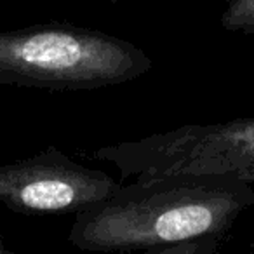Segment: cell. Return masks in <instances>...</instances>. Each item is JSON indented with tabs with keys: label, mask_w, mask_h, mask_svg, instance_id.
I'll list each match as a JSON object with an SVG mask.
<instances>
[{
	"label": "cell",
	"mask_w": 254,
	"mask_h": 254,
	"mask_svg": "<svg viewBox=\"0 0 254 254\" xmlns=\"http://www.w3.org/2000/svg\"><path fill=\"white\" fill-rule=\"evenodd\" d=\"M96 159L117 166L122 180L225 176L254 183V117L187 124L136 141L101 146Z\"/></svg>",
	"instance_id": "3"
},
{
	"label": "cell",
	"mask_w": 254,
	"mask_h": 254,
	"mask_svg": "<svg viewBox=\"0 0 254 254\" xmlns=\"http://www.w3.org/2000/svg\"><path fill=\"white\" fill-rule=\"evenodd\" d=\"M251 207L253 185L233 178L134 181L75 216L68 240L80 251L126 254L205 237L223 239Z\"/></svg>",
	"instance_id": "1"
},
{
	"label": "cell",
	"mask_w": 254,
	"mask_h": 254,
	"mask_svg": "<svg viewBox=\"0 0 254 254\" xmlns=\"http://www.w3.org/2000/svg\"><path fill=\"white\" fill-rule=\"evenodd\" d=\"M221 26L226 32L254 35V0H230L221 14Z\"/></svg>",
	"instance_id": "5"
},
{
	"label": "cell",
	"mask_w": 254,
	"mask_h": 254,
	"mask_svg": "<svg viewBox=\"0 0 254 254\" xmlns=\"http://www.w3.org/2000/svg\"><path fill=\"white\" fill-rule=\"evenodd\" d=\"M96 2H120V0H96Z\"/></svg>",
	"instance_id": "8"
},
{
	"label": "cell",
	"mask_w": 254,
	"mask_h": 254,
	"mask_svg": "<svg viewBox=\"0 0 254 254\" xmlns=\"http://www.w3.org/2000/svg\"><path fill=\"white\" fill-rule=\"evenodd\" d=\"M120 187L110 174L80 166L56 146L0 166V202L25 216H77Z\"/></svg>",
	"instance_id": "4"
},
{
	"label": "cell",
	"mask_w": 254,
	"mask_h": 254,
	"mask_svg": "<svg viewBox=\"0 0 254 254\" xmlns=\"http://www.w3.org/2000/svg\"><path fill=\"white\" fill-rule=\"evenodd\" d=\"M221 240L223 239H216V237H205V239L188 240V242L174 244V246L153 247V249L126 254H216L221 246Z\"/></svg>",
	"instance_id": "6"
},
{
	"label": "cell",
	"mask_w": 254,
	"mask_h": 254,
	"mask_svg": "<svg viewBox=\"0 0 254 254\" xmlns=\"http://www.w3.org/2000/svg\"><path fill=\"white\" fill-rule=\"evenodd\" d=\"M0 254H18V253H14V251L9 249L7 244H5L4 235H2V233H0Z\"/></svg>",
	"instance_id": "7"
},
{
	"label": "cell",
	"mask_w": 254,
	"mask_h": 254,
	"mask_svg": "<svg viewBox=\"0 0 254 254\" xmlns=\"http://www.w3.org/2000/svg\"><path fill=\"white\" fill-rule=\"evenodd\" d=\"M153 66L129 40L64 23L0 32V84L85 91L131 82Z\"/></svg>",
	"instance_id": "2"
}]
</instances>
